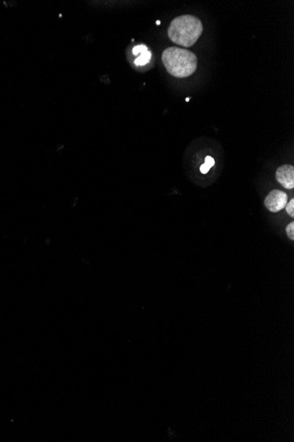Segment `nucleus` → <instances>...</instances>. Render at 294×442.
<instances>
[{
  "instance_id": "obj_4",
  "label": "nucleus",
  "mask_w": 294,
  "mask_h": 442,
  "mask_svg": "<svg viewBox=\"0 0 294 442\" xmlns=\"http://www.w3.org/2000/svg\"><path fill=\"white\" fill-rule=\"evenodd\" d=\"M276 178L285 189H292L294 187L293 166L285 164L279 167L276 172Z\"/></svg>"
},
{
  "instance_id": "obj_3",
  "label": "nucleus",
  "mask_w": 294,
  "mask_h": 442,
  "mask_svg": "<svg viewBox=\"0 0 294 442\" xmlns=\"http://www.w3.org/2000/svg\"><path fill=\"white\" fill-rule=\"evenodd\" d=\"M287 203V194L280 190L271 191L264 200L265 207L272 213H277L284 209Z\"/></svg>"
},
{
  "instance_id": "obj_12",
  "label": "nucleus",
  "mask_w": 294,
  "mask_h": 442,
  "mask_svg": "<svg viewBox=\"0 0 294 442\" xmlns=\"http://www.w3.org/2000/svg\"><path fill=\"white\" fill-rule=\"evenodd\" d=\"M189 100H190V98H189V97H188V98L186 99V102H189Z\"/></svg>"
},
{
  "instance_id": "obj_8",
  "label": "nucleus",
  "mask_w": 294,
  "mask_h": 442,
  "mask_svg": "<svg viewBox=\"0 0 294 442\" xmlns=\"http://www.w3.org/2000/svg\"><path fill=\"white\" fill-rule=\"evenodd\" d=\"M286 233H287L288 238L291 240L294 239V223H291L288 225L286 227Z\"/></svg>"
},
{
  "instance_id": "obj_9",
  "label": "nucleus",
  "mask_w": 294,
  "mask_h": 442,
  "mask_svg": "<svg viewBox=\"0 0 294 442\" xmlns=\"http://www.w3.org/2000/svg\"><path fill=\"white\" fill-rule=\"evenodd\" d=\"M204 164H205V166L208 168V169H212V167L214 166V164H215V161L213 159L212 157H205V161H204Z\"/></svg>"
},
{
  "instance_id": "obj_2",
  "label": "nucleus",
  "mask_w": 294,
  "mask_h": 442,
  "mask_svg": "<svg viewBox=\"0 0 294 442\" xmlns=\"http://www.w3.org/2000/svg\"><path fill=\"white\" fill-rule=\"evenodd\" d=\"M162 62L169 75L186 78L197 68V58L191 51L178 47H169L162 52Z\"/></svg>"
},
{
  "instance_id": "obj_7",
  "label": "nucleus",
  "mask_w": 294,
  "mask_h": 442,
  "mask_svg": "<svg viewBox=\"0 0 294 442\" xmlns=\"http://www.w3.org/2000/svg\"><path fill=\"white\" fill-rule=\"evenodd\" d=\"M285 209L288 214H290V216L294 217V200L291 199V201H289V203L285 206Z\"/></svg>"
},
{
  "instance_id": "obj_5",
  "label": "nucleus",
  "mask_w": 294,
  "mask_h": 442,
  "mask_svg": "<svg viewBox=\"0 0 294 442\" xmlns=\"http://www.w3.org/2000/svg\"><path fill=\"white\" fill-rule=\"evenodd\" d=\"M151 58H152V52L147 51L138 56L134 61V64L137 66H144L151 61Z\"/></svg>"
},
{
  "instance_id": "obj_1",
  "label": "nucleus",
  "mask_w": 294,
  "mask_h": 442,
  "mask_svg": "<svg viewBox=\"0 0 294 442\" xmlns=\"http://www.w3.org/2000/svg\"><path fill=\"white\" fill-rule=\"evenodd\" d=\"M202 21L193 15H182L173 20L169 27V38L176 45L191 47L203 33Z\"/></svg>"
},
{
  "instance_id": "obj_6",
  "label": "nucleus",
  "mask_w": 294,
  "mask_h": 442,
  "mask_svg": "<svg viewBox=\"0 0 294 442\" xmlns=\"http://www.w3.org/2000/svg\"><path fill=\"white\" fill-rule=\"evenodd\" d=\"M148 51V48L146 47V45H137V46H135V47L132 49V54L138 57L139 55L142 54V53H144V52H146V51Z\"/></svg>"
},
{
  "instance_id": "obj_11",
  "label": "nucleus",
  "mask_w": 294,
  "mask_h": 442,
  "mask_svg": "<svg viewBox=\"0 0 294 442\" xmlns=\"http://www.w3.org/2000/svg\"><path fill=\"white\" fill-rule=\"evenodd\" d=\"M156 23H157V25H159V24H160V21H157V22H156Z\"/></svg>"
},
{
  "instance_id": "obj_10",
  "label": "nucleus",
  "mask_w": 294,
  "mask_h": 442,
  "mask_svg": "<svg viewBox=\"0 0 294 442\" xmlns=\"http://www.w3.org/2000/svg\"><path fill=\"white\" fill-rule=\"evenodd\" d=\"M209 170H210V169H208V168L205 166L204 163H203V165H201V167H200V171H201L203 174L208 173Z\"/></svg>"
}]
</instances>
